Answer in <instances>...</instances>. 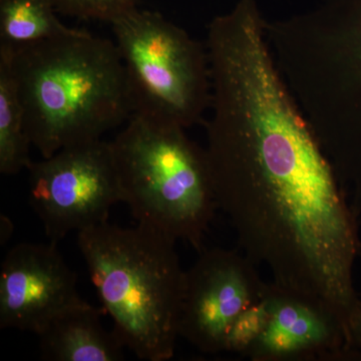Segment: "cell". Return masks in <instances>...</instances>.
<instances>
[{
    "mask_svg": "<svg viewBox=\"0 0 361 361\" xmlns=\"http://www.w3.org/2000/svg\"><path fill=\"white\" fill-rule=\"evenodd\" d=\"M176 242L137 223L122 228L106 222L78 233L90 281L113 330L140 360L174 356L186 280Z\"/></svg>",
    "mask_w": 361,
    "mask_h": 361,
    "instance_id": "4",
    "label": "cell"
},
{
    "mask_svg": "<svg viewBox=\"0 0 361 361\" xmlns=\"http://www.w3.org/2000/svg\"><path fill=\"white\" fill-rule=\"evenodd\" d=\"M111 25L133 115L184 129L203 122L212 92L206 45L161 13L137 7Z\"/></svg>",
    "mask_w": 361,
    "mask_h": 361,
    "instance_id": "6",
    "label": "cell"
},
{
    "mask_svg": "<svg viewBox=\"0 0 361 361\" xmlns=\"http://www.w3.org/2000/svg\"><path fill=\"white\" fill-rule=\"evenodd\" d=\"M272 45L323 148L361 166V0H320L278 20Z\"/></svg>",
    "mask_w": 361,
    "mask_h": 361,
    "instance_id": "3",
    "label": "cell"
},
{
    "mask_svg": "<svg viewBox=\"0 0 361 361\" xmlns=\"http://www.w3.org/2000/svg\"><path fill=\"white\" fill-rule=\"evenodd\" d=\"M59 13L82 20L111 23L137 7L139 0H49Z\"/></svg>",
    "mask_w": 361,
    "mask_h": 361,
    "instance_id": "14",
    "label": "cell"
},
{
    "mask_svg": "<svg viewBox=\"0 0 361 361\" xmlns=\"http://www.w3.org/2000/svg\"><path fill=\"white\" fill-rule=\"evenodd\" d=\"M49 0H0V44L25 47L73 35Z\"/></svg>",
    "mask_w": 361,
    "mask_h": 361,
    "instance_id": "12",
    "label": "cell"
},
{
    "mask_svg": "<svg viewBox=\"0 0 361 361\" xmlns=\"http://www.w3.org/2000/svg\"><path fill=\"white\" fill-rule=\"evenodd\" d=\"M104 308L85 303L63 313L45 329L40 338L42 358L52 361H120L123 342L103 326Z\"/></svg>",
    "mask_w": 361,
    "mask_h": 361,
    "instance_id": "11",
    "label": "cell"
},
{
    "mask_svg": "<svg viewBox=\"0 0 361 361\" xmlns=\"http://www.w3.org/2000/svg\"><path fill=\"white\" fill-rule=\"evenodd\" d=\"M78 278L56 243H20L0 270V327L42 334L59 315L84 305Z\"/></svg>",
    "mask_w": 361,
    "mask_h": 361,
    "instance_id": "10",
    "label": "cell"
},
{
    "mask_svg": "<svg viewBox=\"0 0 361 361\" xmlns=\"http://www.w3.org/2000/svg\"><path fill=\"white\" fill-rule=\"evenodd\" d=\"M218 208L273 281L322 299L350 326L357 215L283 78L257 68L216 90L206 123Z\"/></svg>",
    "mask_w": 361,
    "mask_h": 361,
    "instance_id": "1",
    "label": "cell"
},
{
    "mask_svg": "<svg viewBox=\"0 0 361 361\" xmlns=\"http://www.w3.org/2000/svg\"><path fill=\"white\" fill-rule=\"evenodd\" d=\"M243 356L253 361H337L356 357L348 327L329 304L266 283L263 318Z\"/></svg>",
    "mask_w": 361,
    "mask_h": 361,
    "instance_id": "9",
    "label": "cell"
},
{
    "mask_svg": "<svg viewBox=\"0 0 361 361\" xmlns=\"http://www.w3.org/2000/svg\"><path fill=\"white\" fill-rule=\"evenodd\" d=\"M0 51L18 85L26 133L42 158L102 139L133 115L115 42L78 30L25 47L0 44Z\"/></svg>",
    "mask_w": 361,
    "mask_h": 361,
    "instance_id": "2",
    "label": "cell"
},
{
    "mask_svg": "<svg viewBox=\"0 0 361 361\" xmlns=\"http://www.w3.org/2000/svg\"><path fill=\"white\" fill-rule=\"evenodd\" d=\"M351 348L356 357H361V299L349 327Z\"/></svg>",
    "mask_w": 361,
    "mask_h": 361,
    "instance_id": "15",
    "label": "cell"
},
{
    "mask_svg": "<svg viewBox=\"0 0 361 361\" xmlns=\"http://www.w3.org/2000/svg\"><path fill=\"white\" fill-rule=\"evenodd\" d=\"M185 130L133 115L111 146L123 203L137 224L200 253L218 203L206 149Z\"/></svg>",
    "mask_w": 361,
    "mask_h": 361,
    "instance_id": "5",
    "label": "cell"
},
{
    "mask_svg": "<svg viewBox=\"0 0 361 361\" xmlns=\"http://www.w3.org/2000/svg\"><path fill=\"white\" fill-rule=\"evenodd\" d=\"M27 171L30 205L54 243L109 222L111 207L123 202L111 142L66 147Z\"/></svg>",
    "mask_w": 361,
    "mask_h": 361,
    "instance_id": "7",
    "label": "cell"
},
{
    "mask_svg": "<svg viewBox=\"0 0 361 361\" xmlns=\"http://www.w3.org/2000/svg\"><path fill=\"white\" fill-rule=\"evenodd\" d=\"M265 284L245 254L203 249L186 271L179 336L202 353H226L233 329L261 300Z\"/></svg>",
    "mask_w": 361,
    "mask_h": 361,
    "instance_id": "8",
    "label": "cell"
},
{
    "mask_svg": "<svg viewBox=\"0 0 361 361\" xmlns=\"http://www.w3.org/2000/svg\"><path fill=\"white\" fill-rule=\"evenodd\" d=\"M32 146L11 63L0 51V173L13 176L27 170Z\"/></svg>",
    "mask_w": 361,
    "mask_h": 361,
    "instance_id": "13",
    "label": "cell"
}]
</instances>
